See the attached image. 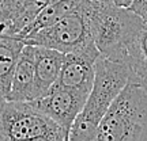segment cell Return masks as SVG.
<instances>
[{
  "instance_id": "obj_1",
  "label": "cell",
  "mask_w": 147,
  "mask_h": 141,
  "mask_svg": "<svg viewBox=\"0 0 147 141\" xmlns=\"http://www.w3.org/2000/svg\"><path fill=\"white\" fill-rule=\"evenodd\" d=\"M83 10L101 54L127 63L129 49L146 22L129 8L95 0H84Z\"/></svg>"
},
{
  "instance_id": "obj_2",
  "label": "cell",
  "mask_w": 147,
  "mask_h": 141,
  "mask_svg": "<svg viewBox=\"0 0 147 141\" xmlns=\"http://www.w3.org/2000/svg\"><path fill=\"white\" fill-rule=\"evenodd\" d=\"M131 68L125 61L113 60L100 54L95 64L94 84L83 110L74 122L69 140L95 141L97 130L117 95L125 87Z\"/></svg>"
},
{
  "instance_id": "obj_3",
  "label": "cell",
  "mask_w": 147,
  "mask_h": 141,
  "mask_svg": "<svg viewBox=\"0 0 147 141\" xmlns=\"http://www.w3.org/2000/svg\"><path fill=\"white\" fill-rule=\"evenodd\" d=\"M147 140V91L129 79L101 121L95 141Z\"/></svg>"
},
{
  "instance_id": "obj_4",
  "label": "cell",
  "mask_w": 147,
  "mask_h": 141,
  "mask_svg": "<svg viewBox=\"0 0 147 141\" xmlns=\"http://www.w3.org/2000/svg\"><path fill=\"white\" fill-rule=\"evenodd\" d=\"M67 141L69 133L30 102L0 103V141Z\"/></svg>"
},
{
  "instance_id": "obj_5",
  "label": "cell",
  "mask_w": 147,
  "mask_h": 141,
  "mask_svg": "<svg viewBox=\"0 0 147 141\" xmlns=\"http://www.w3.org/2000/svg\"><path fill=\"white\" fill-rule=\"evenodd\" d=\"M84 1V0H83ZM83 1L68 15L61 18L52 26L45 27L34 34H29L23 38L26 45H37L57 49L63 53L74 52L86 46L93 41Z\"/></svg>"
},
{
  "instance_id": "obj_6",
  "label": "cell",
  "mask_w": 147,
  "mask_h": 141,
  "mask_svg": "<svg viewBox=\"0 0 147 141\" xmlns=\"http://www.w3.org/2000/svg\"><path fill=\"white\" fill-rule=\"evenodd\" d=\"M100 49L94 42L65 53L61 72L56 80L57 86L90 95L95 78V64L100 57Z\"/></svg>"
},
{
  "instance_id": "obj_7",
  "label": "cell",
  "mask_w": 147,
  "mask_h": 141,
  "mask_svg": "<svg viewBox=\"0 0 147 141\" xmlns=\"http://www.w3.org/2000/svg\"><path fill=\"white\" fill-rule=\"evenodd\" d=\"M87 98L89 95L53 84L45 94L30 103L40 111L49 115L69 133L76 117L83 110Z\"/></svg>"
},
{
  "instance_id": "obj_8",
  "label": "cell",
  "mask_w": 147,
  "mask_h": 141,
  "mask_svg": "<svg viewBox=\"0 0 147 141\" xmlns=\"http://www.w3.org/2000/svg\"><path fill=\"white\" fill-rule=\"evenodd\" d=\"M38 98L36 53L33 45H25L12 75L8 100L32 102Z\"/></svg>"
},
{
  "instance_id": "obj_9",
  "label": "cell",
  "mask_w": 147,
  "mask_h": 141,
  "mask_svg": "<svg viewBox=\"0 0 147 141\" xmlns=\"http://www.w3.org/2000/svg\"><path fill=\"white\" fill-rule=\"evenodd\" d=\"M33 46L36 53L37 88H38V96H41L59 79L65 60V53L47 46H37V45Z\"/></svg>"
},
{
  "instance_id": "obj_10",
  "label": "cell",
  "mask_w": 147,
  "mask_h": 141,
  "mask_svg": "<svg viewBox=\"0 0 147 141\" xmlns=\"http://www.w3.org/2000/svg\"><path fill=\"white\" fill-rule=\"evenodd\" d=\"M26 43L23 39L15 35L0 34V90L5 92L7 98L10 94L16 63Z\"/></svg>"
},
{
  "instance_id": "obj_11",
  "label": "cell",
  "mask_w": 147,
  "mask_h": 141,
  "mask_svg": "<svg viewBox=\"0 0 147 141\" xmlns=\"http://www.w3.org/2000/svg\"><path fill=\"white\" fill-rule=\"evenodd\" d=\"M82 1L83 0H55L51 4H48L45 8H42L40 11V14L34 18V21L30 25H27L15 37L23 39L29 34H34L45 27L52 26L53 23L59 22L61 18L68 15L69 12H72L75 8H78Z\"/></svg>"
},
{
  "instance_id": "obj_12",
  "label": "cell",
  "mask_w": 147,
  "mask_h": 141,
  "mask_svg": "<svg viewBox=\"0 0 147 141\" xmlns=\"http://www.w3.org/2000/svg\"><path fill=\"white\" fill-rule=\"evenodd\" d=\"M127 64L131 68L129 79L139 82L147 91V23L129 49Z\"/></svg>"
},
{
  "instance_id": "obj_13",
  "label": "cell",
  "mask_w": 147,
  "mask_h": 141,
  "mask_svg": "<svg viewBox=\"0 0 147 141\" xmlns=\"http://www.w3.org/2000/svg\"><path fill=\"white\" fill-rule=\"evenodd\" d=\"M21 0H0V34L16 35L19 26Z\"/></svg>"
},
{
  "instance_id": "obj_14",
  "label": "cell",
  "mask_w": 147,
  "mask_h": 141,
  "mask_svg": "<svg viewBox=\"0 0 147 141\" xmlns=\"http://www.w3.org/2000/svg\"><path fill=\"white\" fill-rule=\"evenodd\" d=\"M128 8L147 23V0H132V4Z\"/></svg>"
},
{
  "instance_id": "obj_15",
  "label": "cell",
  "mask_w": 147,
  "mask_h": 141,
  "mask_svg": "<svg viewBox=\"0 0 147 141\" xmlns=\"http://www.w3.org/2000/svg\"><path fill=\"white\" fill-rule=\"evenodd\" d=\"M95 1H101V3H108V4H115L119 7H125L128 8L132 4V0H95Z\"/></svg>"
},
{
  "instance_id": "obj_16",
  "label": "cell",
  "mask_w": 147,
  "mask_h": 141,
  "mask_svg": "<svg viewBox=\"0 0 147 141\" xmlns=\"http://www.w3.org/2000/svg\"><path fill=\"white\" fill-rule=\"evenodd\" d=\"M21 4H22V0H21Z\"/></svg>"
}]
</instances>
